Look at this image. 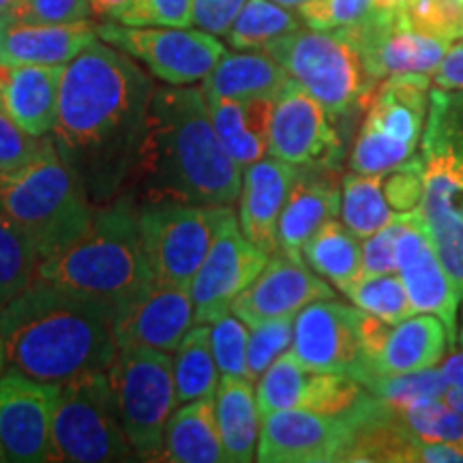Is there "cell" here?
I'll use <instances>...</instances> for the list:
<instances>
[{"label": "cell", "mask_w": 463, "mask_h": 463, "mask_svg": "<svg viewBox=\"0 0 463 463\" xmlns=\"http://www.w3.org/2000/svg\"><path fill=\"white\" fill-rule=\"evenodd\" d=\"M399 219L363 239V275L375 277L397 273Z\"/></svg>", "instance_id": "7dc6e473"}, {"label": "cell", "mask_w": 463, "mask_h": 463, "mask_svg": "<svg viewBox=\"0 0 463 463\" xmlns=\"http://www.w3.org/2000/svg\"><path fill=\"white\" fill-rule=\"evenodd\" d=\"M159 461L222 463L225 449L217 420L215 397L195 399L174 410L165 427Z\"/></svg>", "instance_id": "f1b7e54d"}, {"label": "cell", "mask_w": 463, "mask_h": 463, "mask_svg": "<svg viewBox=\"0 0 463 463\" xmlns=\"http://www.w3.org/2000/svg\"><path fill=\"white\" fill-rule=\"evenodd\" d=\"M242 167L223 146L204 89H155L125 187L137 204H225L241 198Z\"/></svg>", "instance_id": "7a4b0ae2"}, {"label": "cell", "mask_w": 463, "mask_h": 463, "mask_svg": "<svg viewBox=\"0 0 463 463\" xmlns=\"http://www.w3.org/2000/svg\"><path fill=\"white\" fill-rule=\"evenodd\" d=\"M208 99V97H206ZM211 118L223 146L242 167L264 159L270 148V123L275 99H208Z\"/></svg>", "instance_id": "4316f807"}, {"label": "cell", "mask_w": 463, "mask_h": 463, "mask_svg": "<svg viewBox=\"0 0 463 463\" xmlns=\"http://www.w3.org/2000/svg\"><path fill=\"white\" fill-rule=\"evenodd\" d=\"M298 174V165L277 157L260 159L242 172L239 225L242 234L269 256L279 251V219Z\"/></svg>", "instance_id": "603a6c76"}, {"label": "cell", "mask_w": 463, "mask_h": 463, "mask_svg": "<svg viewBox=\"0 0 463 463\" xmlns=\"http://www.w3.org/2000/svg\"><path fill=\"white\" fill-rule=\"evenodd\" d=\"M65 65L9 67L3 103L11 118L34 137L54 131Z\"/></svg>", "instance_id": "484cf974"}, {"label": "cell", "mask_w": 463, "mask_h": 463, "mask_svg": "<svg viewBox=\"0 0 463 463\" xmlns=\"http://www.w3.org/2000/svg\"><path fill=\"white\" fill-rule=\"evenodd\" d=\"M97 37L140 61L148 71L170 86L204 82L219 61L228 54L217 34L174 26H97Z\"/></svg>", "instance_id": "8fae6325"}, {"label": "cell", "mask_w": 463, "mask_h": 463, "mask_svg": "<svg viewBox=\"0 0 463 463\" xmlns=\"http://www.w3.org/2000/svg\"><path fill=\"white\" fill-rule=\"evenodd\" d=\"M356 382L391 408H405L422 399H444L450 389L442 369L436 367L414 373H380L369 369Z\"/></svg>", "instance_id": "8d00e7d4"}, {"label": "cell", "mask_w": 463, "mask_h": 463, "mask_svg": "<svg viewBox=\"0 0 463 463\" xmlns=\"http://www.w3.org/2000/svg\"><path fill=\"white\" fill-rule=\"evenodd\" d=\"M433 82L442 90H463V42L450 45L442 65L433 73Z\"/></svg>", "instance_id": "681fc988"}, {"label": "cell", "mask_w": 463, "mask_h": 463, "mask_svg": "<svg viewBox=\"0 0 463 463\" xmlns=\"http://www.w3.org/2000/svg\"><path fill=\"white\" fill-rule=\"evenodd\" d=\"M391 410L405 430L416 438L430 439V442L463 444V416L444 399H422L405 408Z\"/></svg>", "instance_id": "f35d334b"}, {"label": "cell", "mask_w": 463, "mask_h": 463, "mask_svg": "<svg viewBox=\"0 0 463 463\" xmlns=\"http://www.w3.org/2000/svg\"><path fill=\"white\" fill-rule=\"evenodd\" d=\"M269 253L242 234L239 217L230 215L191 283L195 324H213L232 314V305L258 279Z\"/></svg>", "instance_id": "9a60e30c"}, {"label": "cell", "mask_w": 463, "mask_h": 463, "mask_svg": "<svg viewBox=\"0 0 463 463\" xmlns=\"http://www.w3.org/2000/svg\"><path fill=\"white\" fill-rule=\"evenodd\" d=\"M95 39L90 22L24 24L0 15V65H67Z\"/></svg>", "instance_id": "cb8c5ba5"}, {"label": "cell", "mask_w": 463, "mask_h": 463, "mask_svg": "<svg viewBox=\"0 0 463 463\" xmlns=\"http://www.w3.org/2000/svg\"><path fill=\"white\" fill-rule=\"evenodd\" d=\"M444 402H447L449 405H453V408L457 410L463 416V389H457V386H450L447 395H444Z\"/></svg>", "instance_id": "f5cc1de1"}, {"label": "cell", "mask_w": 463, "mask_h": 463, "mask_svg": "<svg viewBox=\"0 0 463 463\" xmlns=\"http://www.w3.org/2000/svg\"><path fill=\"white\" fill-rule=\"evenodd\" d=\"M219 364L211 341V324H194L174 352V384L178 405L215 397Z\"/></svg>", "instance_id": "d6a6232c"}, {"label": "cell", "mask_w": 463, "mask_h": 463, "mask_svg": "<svg viewBox=\"0 0 463 463\" xmlns=\"http://www.w3.org/2000/svg\"><path fill=\"white\" fill-rule=\"evenodd\" d=\"M354 442V420L347 414L316 410H279L262 419L258 455L262 463L345 461Z\"/></svg>", "instance_id": "5bb4252c"}, {"label": "cell", "mask_w": 463, "mask_h": 463, "mask_svg": "<svg viewBox=\"0 0 463 463\" xmlns=\"http://www.w3.org/2000/svg\"><path fill=\"white\" fill-rule=\"evenodd\" d=\"M0 211L33 241L43 262L90 228L97 206L52 137L26 165L0 174Z\"/></svg>", "instance_id": "5b68a950"}, {"label": "cell", "mask_w": 463, "mask_h": 463, "mask_svg": "<svg viewBox=\"0 0 463 463\" xmlns=\"http://www.w3.org/2000/svg\"><path fill=\"white\" fill-rule=\"evenodd\" d=\"M269 153L298 167L328 165L339 153L331 114L297 80H289L275 99Z\"/></svg>", "instance_id": "44dd1931"}, {"label": "cell", "mask_w": 463, "mask_h": 463, "mask_svg": "<svg viewBox=\"0 0 463 463\" xmlns=\"http://www.w3.org/2000/svg\"><path fill=\"white\" fill-rule=\"evenodd\" d=\"M90 15L89 0H22L3 17L24 24H78Z\"/></svg>", "instance_id": "ee69618b"}, {"label": "cell", "mask_w": 463, "mask_h": 463, "mask_svg": "<svg viewBox=\"0 0 463 463\" xmlns=\"http://www.w3.org/2000/svg\"><path fill=\"white\" fill-rule=\"evenodd\" d=\"M108 375L133 453L137 459L157 461L167 420L178 405L174 356L150 347H120Z\"/></svg>", "instance_id": "52a82bcc"}, {"label": "cell", "mask_w": 463, "mask_h": 463, "mask_svg": "<svg viewBox=\"0 0 463 463\" xmlns=\"http://www.w3.org/2000/svg\"><path fill=\"white\" fill-rule=\"evenodd\" d=\"M90 11L95 17L106 20H120L131 9L133 0H89Z\"/></svg>", "instance_id": "f907efd6"}, {"label": "cell", "mask_w": 463, "mask_h": 463, "mask_svg": "<svg viewBox=\"0 0 463 463\" xmlns=\"http://www.w3.org/2000/svg\"><path fill=\"white\" fill-rule=\"evenodd\" d=\"M129 26H174L194 24V0H133L131 9L120 17Z\"/></svg>", "instance_id": "bcb514c9"}, {"label": "cell", "mask_w": 463, "mask_h": 463, "mask_svg": "<svg viewBox=\"0 0 463 463\" xmlns=\"http://www.w3.org/2000/svg\"><path fill=\"white\" fill-rule=\"evenodd\" d=\"M363 386L344 373L309 369L292 350L281 354L256 382L260 416L279 410H316L324 414H347L363 402Z\"/></svg>", "instance_id": "e0dca14e"}, {"label": "cell", "mask_w": 463, "mask_h": 463, "mask_svg": "<svg viewBox=\"0 0 463 463\" xmlns=\"http://www.w3.org/2000/svg\"><path fill=\"white\" fill-rule=\"evenodd\" d=\"M194 324L191 289L153 279L116 305L114 335L118 350L150 347L174 354Z\"/></svg>", "instance_id": "ffe728a7"}, {"label": "cell", "mask_w": 463, "mask_h": 463, "mask_svg": "<svg viewBox=\"0 0 463 463\" xmlns=\"http://www.w3.org/2000/svg\"><path fill=\"white\" fill-rule=\"evenodd\" d=\"M289 350L316 372L344 373L358 380L372 369L361 335V309L322 298L307 305L294 320Z\"/></svg>", "instance_id": "4fadbf2b"}, {"label": "cell", "mask_w": 463, "mask_h": 463, "mask_svg": "<svg viewBox=\"0 0 463 463\" xmlns=\"http://www.w3.org/2000/svg\"><path fill=\"white\" fill-rule=\"evenodd\" d=\"M61 386L20 372L0 375V444L9 461H52V425Z\"/></svg>", "instance_id": "ac0fdd59"}, {"label": "cell", "mask_w": 463, "mask_h": 463, "mask_svg": "<svg viewBox=\"0 0 463 463\" xmlns=\"http://www.w3.org/2000/svg\"><path fill=\"white\" fill-rule=\"evenodd\" d=\"M42 256L33 241L0 211V311L31 286Z\"/></svg>", "instance_id": "d590c367"}, {"label": "cell", "mask_w": 463, "mask_h": 463, "mask_svg": "<svg viewBox=\"0 0 463 463\" xmlns=\"http://www.w3.org/2000/svg\"><path fill=\"white\" fill-rule=\"evenodd\" d=\"M397 273L408 289L414 309L419 314L439 317L455 344L459 337V326H457L461 307L459 289L444 269L436 242L419 208L399 217Z\"/></svg>", "instance_id": "2e32d148"}, {"label": "cell", "mask_w": 463, "mask_h": 463, "mask_svg": "<svg viewBox=\"0 0 463 463\" xmlns=\"http://www.w3.org/2000/svg\"><path fill=\"white\" fill-rule=\"evenodd\" d=\"M5 461H9V457H7V453H5L3 444H0V463H5Z\"/></svg>", "instance_id": "680465c9"}, {"label": "cell", "mask_w": 463, "mask_h": 463, "mask_svg": "<svg viewBox=\"0 0 463 463\" xmlns=\"http://www.w3.org/2000/svg\"><path fill=\"white\" fill-rule=\"evenodd\" d=\"M153 92L142 67L106 42L95 39L65 65L52 137L90 198L112 200L125 187Z\"/></svg>", "instance_id": "6da1fadb"}, {"label": "cell", "mask_w": 463, "mask_h": 463, "mask_svg": "<svg viewBox=\"0 0 463 463\" xmlns=\"http://www.w3.org/2000/svg\"><path fill=\"white\" fill-rule=\"evenodd\" d=\"M354 43L369 78H397V75H433L442 65L453 43L422 33L405 20L402 9H375L367 20L350 28H339Z\"/></svg>", "instance_id": "7c38bea8"}, {"label": "cell", "mask_w": 463, "mask_h": 463, "mask_svg": "<svg viewBox=\"0 0 463 463\" xmlns=\"http://www.w3.org/2000/svg\"><path fill=\"white\" fill-rule=\"evenodd\" d=\"M402 14L414 28L433 37L450 43L463 39V3L459 0H408Z\"/></svg>", "instance_id": "60d3db41"}, {"label": "cell", "mask_w": 463, "mask_h": 463, "mask_svg": "<svg viewBox=\"0 0 463 463\" xmlns=\"http://www.w3.org/2000/svg\"><path fill=\"white\" fill-rule=\"evenodd\" d=\"M5 364H7V354H5V344L3 339H0V375L5 372Z\"/></svg>", "instance_id": "6f0895ef"}, {"label": "cell", "mask_w": 463, "mask_h": 463, "mask_svg": "<svg viewBox=\"0 0 463 463\" xmlns=\"http://www.w3.org/2000/svg\"><path fill=\"white\" fill-rule=\"evenodd\" d=\"M427 90V75H397L382 84L352 148V172L382 174L412 157L425 125Z\"/></svg>", "instance_id": "30bf717a"}, {"label": "cell", "mask_w": 463, "mask_h": 463, "mask_svg": "<svg viewBox=\"0 0 463 463\" xmlns=\"http://www.w3.org/2000/svg\"><path fill=\"white\" fill-rule=\"evenodd\" d=\"M450 344L453 341L439 317L414 314L392 324L372 369L380 373L425 372L442 361Z\"/></svg>", "instance_id": "83f0119b"}, {"label": "cell", "mask_w": 463, "mask_h": 463, "mask_svg": "<svg viewBox=\"0 0 463 463\" xmlns=\"http://www.w3.org/2000/svg\"><path fill=\"white\" fill-rule=\"evenodd\" d=\"M459 3H463V0H459Z\"/></svg>", "instance_id": "91938a15"}, {"label": "cell", "mask_w": 463, "mask_h": 463, "mask_svg": "<svg viewBox=\"0 0 463 463\" xmlns=\"http://www.w3.org/2000/svg\"><path fill=\"white\" fill-rule=\"evenodd\" d=\"M133 457L108 372L61 384L52 425V461L108 463Z\"/></svg>", "instance_id": "8992f818"}, {"label": "cell", "mask_w": 463, "mask_h": 463, "mask_svg": "<svg viewBox=\"0 0 463 463\" xmlns=\"http://www.w3.org/2000/svg\"><path fill=\"white\" fill-rule=\"evenodd\" d=\"M326 108L331 118L350 112L372 90L373 80L354 43L341 31H300L262 50Z\"/></svg>", "instance_id": "ba28073f"}, {"label": "cell", "mask_w": 463, "mask_h": 463, "mask_svg": "<svg viewBox=\"0 0 463 463\" xmlns=\"http://www.w3.org/2000/svg\"><path fill=\"white\" fill-rule=\"evenodd\" d=\"M249 0H194V24L211 34H228Z\"/></svg>", "instance_id": "c3c4849f"}, {"label": "cell", "mask_w": 463, "mask_h": 463, "mask_svg": "<svg viewBox=\"0 0 463 463\" xmlns=\"http://www.w3.org/2000/svg\"><path fill=\"white\" fill-rule=\"evenodd\" d=\"M247 324L234 314L223 316L222 320L211 324V341L219 372L247 378Z\"/></svg>", "instance_id": "7bdbcfd3"}, {"label": "cell", "mask_w": 463, "mask_h": 463, "mask_svg": "<svg viewBox=\"0 0 463 463\" xmlns=\"http://www.w3.org/2000/svg\"><path fill=\"white\" fill-rule=\"evenodd\" d=\"M234 215L225 204L148 202L137 204L144 251L157 281L191 289L225 219Z\"/></svg>", "instance_id": "9c48e42d"}, {"label": "cell", "mask_w": 463, "mask_h": 463, "mask_svg": "<svg viewBox=\"0 0 463 463\" xmlns=\"http://www.w3.org/2000/svg\"><path fill=\"white\" fill-rule=\"evenodd\" d=\"M22 0H0V15H7L11 9H15Z\"/></svg>", "instance_id": "11a10c76"}, {"label": "cell", "mask_w": 463, "mask_h": 463, "mask_svg": "<svg viewBox=\"0 0 463 463\" xmlns=\"http://www.w3.org/2000/svg\"><path fill=\"white\" fill-rule=\"evenodd\" d=\"M373 11V0H314L298 7V15L307 28L339 31V28L361 24Z\"/></svg>", "instance_id": "b9f144b4"}, {"label": "cell", "mask_w": 463, "mask_h": 463, "mask_svg": "<svg viewBox=\"0 0 463 463\" xmlns=\"http://www.w3.org/2000/svg\"><path fill=\"white\" fill-rule=\"evenodd\" d=\"M294 320L297 317H279L253 326L247 344V378L256 384L266 369L294 344Z\"/></svg>", "instance_id": "ab89813d"}, {"label": "cell", "mask_w": 463, "mask_h": 463, "mask_svg": "<svg viewBox=\"0 0 463 463\" xmlns=\"http://www.w3.org/2000/svg\"><path fill=\"white\" fill-rule=\"evenodd\" d=\"M114 317V303L34 277L0 311L7 364L11 372L58 386L108 372L118 354Z\"/></svg>", "instance_id": "3957f363"}, {"label": "cell", "mask_w": 463, "mask_h": 463, "mask_svg": "<svg viewBox=\"0 0 463 463\" xmlns=\"http://www.w3.org/2000/svg\"><path fill=\"white\" fill-rule=\"evenodd\" d=\"M341 213V189L320 172L300 170L279 219V251L303 260L305 242Z\"/></svg>", "instance_id": "d4e9b609"}, {"label": "cell", "mask_w": 463, "mask_h": 463, "mask_svg": "<svg viewBox=\"0 0 463 463\" xmlns=\"http://www.w3.org/2000/svg\"><path fill=\"white\" fill-rule=\"evenodd\" d=\"M375 3V9L380 11H395V9H402L408 0H373Z\"/></svg>", "instance_id": "db71d44e"}, {"label": "cell", "mask_w": 463, "mask_h": 463, "mask_svg": "<svg viewBox=\"0 0 463 463\" xmlns=\"http://www.w3.org/2000/svg\"><path fill=\"white\" fill-rule=\"evenodd\" d=\"M289 73L266 52L225 54L204 80L206 97L223 99H256L277 95L289 84Z\"/></svg>", "instance_id": "4dcf8cb0"}, {"label": "cell", "mask_w": 463, "mask_h": 463, "mask_svg": "<svg viewBox=\"0 0 463 463\" xmlns=\"http://www.w3.org/2000/svg\"><path fill=\"white\" fill-rule=\"evenodd\" d=\"M439 369H442L444 378H447L450 386L463 389V352H457V354L449 356Z\"/></svg>", "instance_id": "816d5d0a"}, {"label": "cell", "mask_w": 463, "mask_h": 463, "mask_svg": "<svg viewBox=\"0 0 463 463\" xmlns=\"http://www.w3.org/2000/svg\"><path fill=\"white\" fill-rule=\"evenodd\" d=\"M245 375L223 373L217 386V420L222 430L225 461L249 463L256 459L262 416L258 410L256 389Z\"/></svg>", "instance_id": "f546056e"}, {"label": "cell", "mask_w": 463, "mask_h": 463, "mask_svg": "<svg viewBox=\"0 0 463 463\" xmlns=\"http://www.w3.org/2000/svg\"><path fill=\"white\" fill-rule=\"evenodd\" d=\"M402 215L392 208L382 174H345L341 181V219L358 239H367Z\"/></svg>", "instance_id": "836d02e7"}, {"label": "cell", "mask_w": 463, "mask_h": 463, "mask_svg": "<svg viewBox=\"0 0 463 463\" xmlns=\"http://www.w3.org/2000/svg\"><path fill=\"white\" fill-rule=\"evenodd\" d=\"M297 31H300V20L288 7L275 0H249L225 39L239 52H262L277 39Z\"/></svg>", "instance_id": "e575fe53"}, {"label": "cell", "mask_w": 463, "mask_h": 463, "mask_svg": "<svg viewBox=\"0 0 463 463\" xmlns=\"http://www.w3.org/2000/svg\"><path fill=\"white\" fill-rule=\"evenodd\" d=\"M3 84L0 82V174H7L37 157L45 137L31 136L11 118L3 103Z\"/></svg>", "instance_id": "f6af8a7d"}, {"label": "cell", "mask_w": 463, "mask_h": 463, "mask_svg": "<svg viewBox=\"0 0 463 463\" xmlns=\"http://www.w3.org/2000/svg\"><path fill=\"white\" fill-rule=\"evenodd\" d=\"M419 211L463 303V155L455 148H433L422 161Z\"/></svg>", "instance_id": "d6986e66"}, {"label": "cell", "mask_w": 463, "mask_h": 463, "mask_svg": "<svg viewBox=\"0 0 463 463\" xmlns=\"http://www.w3.org/2000/svg\"><path fill=\"white\" fill-rule=\"evenodd\" d=\"M322 298H335L328 281L311 270L305 260L277 251L258 279L234 300L232 314L253 328L279 317H297L307 305Z\"/></svg>", "instance_id": "7402d4cb"}, {"label": "cell", "mask_w": 463, "mask_h": 463, "mask_svg": "<svg viewBox=\"0 0 463 463\" xmlns=\"http://www.w3.org/2000/svg\"><path fill=\"white\" fill-rule=\"evenodd\" d=\"M275 3L283 5V7H303L307 3H314V0H275Z\"/></svg>", "instance_id": "9f6ffc18"}, {"label": "cell", "mask_w": 463, "mask_h": 463, "mask_svg": "<svg viewBox=\"0 0 463 463\" xmlns=\"http://www.w3.org/2000/svg\"><path fill=\"white\" fill-rule=\"evenodd\" d=\"M344 294L358 309L389 324H399L405 317L419 314L399 273L361 277L352 286H347Z\"/></svg>", "instance_id": "74e56055"}, {"label": "cell", "mask_w": 463, "mask_h": 463, "mask_svg": "<svg viewBox=\"0 0 463 463\" xmlns=\"http://www.w3.org/2000/svg\"><path fill=\"white\" fill-rule=\"evenodd\" d=\"M303 260L341 292L363 275V242L344 222H328L305 242Z\"/></svg>", "instance_id": "1f68e13d"}, {"label": "cell", "mask_w": 463, "mask_h": 463, "mask_svg": "<svg viewBox=\"0 0 463 463\" xmlns=\"http://www.w3.org/2000/svg\"><path fill=\"white\" fill-rule=\"evenodd\" d=\"M37 277L114 305L153 281L137 202L120 195L97 208L90 228L61 253L43 260Z\"/></svg>", "instance_id": "277c9868"}]
</instances>
